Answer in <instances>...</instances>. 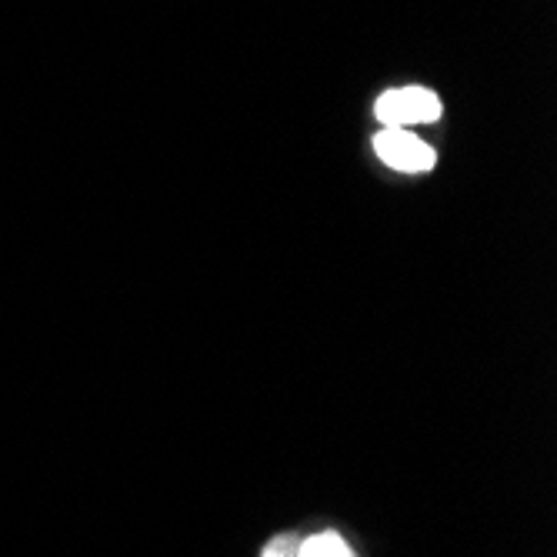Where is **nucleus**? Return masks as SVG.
Segmentation results:
<instances>
[{"label": "nucleus", "mask_w": 557, "mask_h": 557, "mask_svg": "<svg viewBox=\"0 0 557 557\" xmlns=\"http://www.w3.org/2000/svg\"><path fill=\"white\" fill-rule=\"evenodd\" d=\"M374 150L377 158L394 168V171H404V174H424L434 168L437 154L434 147H428L421 137H414L411 131L404 127H387L374 137Z\"/></svg>", "instance_id": "obj_2"}, {"label": "nucleus", "mask_w": 557, "mask_h": 557, "mask_svg": "<svg viewBox=\"0 0 557 557\" xmlns=\"http://www.w3.org/2000/svg\"><path fill=\"white\" fill-rule=\"evenodd\" d=\"M377 121L387 127H411V124H431L441 117V100L428 87H397L387 90L374 104Z\"/></svg>", "instance_id": "obj_1"}, {"label": "nucleus", "mask_w": 557, "mask_h": 557, "mask_svg": "<svg viewBox=\"0 0 557 557\" xmlns=\"http://www.w3.org/2000/svg\"><path fill=\"white\" fill-rule=\"evenodd\" d=\"M297 557H354V550L347 547V541L334 531L314 534L297 547Z\"/></svg>", "instance_id": "obj_3"}, {"label": "nucleus", "mask_w": 557, "mask_h": 557, "mask_svg": "<svg viewBox=\"0 0 557 557\" xmlns=\"http://www.w3.org/2000/svg\"><path fill=\"white\" fill-rule=\"evenodd\" d=\"M264 557H287V550H284V541H274V544H268V547H264Z\"/></svg>", "instance_id": "obj_4"}]
</instances>
